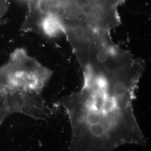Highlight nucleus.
I'll return each instance as SVG.
<instances>
[{
    "label": "nucleus",
    "instance_id": "3",
    "mask_svg": "<svg viewBox=\"0 0 151 151\" xmlns=\"http://www.w3.org/2000/svg\"><path fill=\"white\" fill-rule=\"evenodd\" d=\"M9 6V0H0V20L6 14Z\"/></svg>",
    "mask_w": 151,
    "mask_h": 151
},
{
    "label": "nucleus",
    "instance_id": "2",
    "mask_svg": "<svg viewBox=\"0 0 151 151\" xmlns=\"http://www.w3.org/2000/svg\"><path fill=\"white\" fill-rule=\"evenodd\" d=\"M52 75V70L24 49H15L0 67V124L14 114L48 118L51 110L43 93Z\"/></svg>",
    "mask_w": 151,
    "mask_h": 151
},
{
    "label": "nucleus",
    "instance_id": "1",
    "mask_svg": "<svg viewBox=\"0 0 151 151\" xmlns=\"http://www.w3.org/2000/svg\"><path fill=\"white\" fill-rule=\"evenodd\" d=\"M81 89L60 98L71 129L68 151H113L145 146L133 103L143 72L116 70L83 72Z\"/></svg>",
    "mask_w": 151,
    "mask_h": 151
},
{
    "label": "nucleus",
    "instance_id": "4",
    "mask_svg": "<svg viewBox=\"0 0 151 151\" xmlns=\"http://www.w3.org/2000/svg\"><path fill=\"white\" fill-rule=\"evenodd\" d=\"M120 1L122 2H124L125 0H120Z\"/></svg>",
    "mask_w": 151,
    "mask_h": 151
}]
</instances>
